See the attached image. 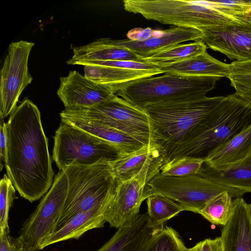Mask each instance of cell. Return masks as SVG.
<instances>
[{
	"mask_svg": "<svg viewBox=\"0 0 251 251\" xmlns=\"http://www.w3.org/2000/svg\"><path fill=\"white\" fill-rule=\"evenodd\" d=\"M7 175L20 195L30 202L51 188L54 176L48 141L37 106L26 99L6 123Z\"/></svg>",
	"mask_w": 251,
	"mask_h": 251,
	"instance_id": "obj_1",
	"label": "cell"
},
{
	"mask_svg": "<svg viewBox=\"0 0 251 251\" xmlns=\"http://www.w3.org/2000/svg\"><path fill=\"white\" fill-rule=\"evenodd\" d=\"M251 124V103L236 93L224 99L169 151L164 164L184 156L204 158Z\"/></svg>",
	"mask_w": 251,
	"mask_h": 251,
	"instance_id": "obj_2",
	"label": "cell"
},
{
	"mask_svg": "<svg viewBox=\"0 0 251 251\" xmlns=\"http://www.w3.org/2000/svg\"><path fill=\"white\" fill-rule=\"evenodd\" d=\"M110 162L101 161L91 165H72L62 170L68 179V192L53 232L79 212L108 208L118 184L112 173Z\"/></svg>",
	"mask_w": 251,
	"mask_h": 251,
	"instance_id": "obj_3",
	"label": "cell"
},
{
	"mask_svg": "<svg viewBox=\"0 0 251 251\" xmlns=\"http://www.w3.org/2000/svg\"><path fill=\"white\" fill-rule=\"evenodd\" d=\"M206 97L161 102L143 109L148 116L155 143L167 153L183 141L187 135L224 99Z\"/></svg>",
	"mask_w": 251,
	"mask_h": 251,
	"instance_id": "obj_4",
	"label": "cell"
},
{
	"mask_svg": "<svg viewBox=\"0 0 251 251\" xmlns=\"http://www.w3.org/2000/svg\"><path fill=\"white\" fill-rule=\"evenodd\" d=\"M221 78L165 73L159 76L135 80L117 94L132 105L143 110L149 105L161 102L205 98Z\"/></svg>",
	"mask_w": 251,
	"mask_h": 251,
	"instance_id": "obj_5",
	"label": "cell"
},
{
	"mask_svg": "<svg viewBox=\"0 0 251 251\" xmlns=\"http://www.w3.org/2000/svg\"><path fill=\"white\" fill-rule=\"evenodd\" d=\"M123 5L147 20L178 27L199 29L238 20L211 7L207 0H124Z\"/></svg>",
	"mask_w": 251,
	"mask_h": 251,
	"instance_id": "obj_6",
	"label": "cell"
},
{
	"mask_svg": "<svg viewBox=\"0 0 251 251\" xmlns=\"http://www.w3.org/2000/svg\"><path fill=\"white\" fill-rule=\"evenodd\" d=\"M121 154L106 141L67 123L61 122L55 131L52 159L60 170L72 165L112 161Z\"/></svg>",
	"mask_w": 251,
	"mask_h": 251,
	"instance_id": "obj_7",
	"label": "cell"
},
{
	"mask_svg": "<svg viewBox=\"0 0 251 251\" xmlns=\"http://www.w3.org/2000/svg\"><path fill=\"white\" fill-rule=\"evenodd\" d=\"M225 191L234 198L242 197L246 193L218 184L199 173L175 177L159 173L148 183L145 196L147 199L152 194L163 196L182 205L187 211L199 213L211 199Z\"/></svg>",
	"mask_w": 251,
	"mask_h": 251,
	"instance_id": "obj_8",
	"label": "cell"
},
{
	"mask_svg": "<svg viewBox=\"0 0 251 251\" xmlns=\"http://www.w3.org/2000/svg\"><path fill=\"white\" fill-rule=\"evenodd\" d=\"M63 111L117 129L144 145L156 144L149 118L145 112L115 94L91 107L77 111Z\"/></svg>",
	"mask_w": 251,
	"mask_h": 251,
	"instance_id": "obj_9",
	"label": "cell"
},
{
	"mask_svg": "<svg viewBox=\"0 0 251 251\" xmlns=\"http://www.w3.org/2000/svg\"><path fill=\"white\" fill-rule=\"evenodd\" d=\"M68 187L66 175L60 170L51 188L20 230L18 237L25 243L27 251H41L42 243L53 232L65 204Z\"/></svg>",
	"mask_w": 251,
	"mask_h": 251,
	"instance_id": "obj_10",
	"label": "cell"
},
{
	"mask_svg": "<svg viewBox=\"0 0 251 251\" xmlns=\"http://www.w3.org/2000/svg\"><path fill=\"white\" fill-rule=\"evenodd\" d=\"M164 158L162 156L148 163L136 176L118 183L105 214L111 227L118 229L139 214L141 205L147 199V184L160 172Z\"/></svg>",
	"mask_w": 251,
	"mask_h": 251,
	"instance_id": "obj_11",
	"label": "cell"
},
{
	"mask_svg": "<svg viewBox=\"0 0 251 251\" xmlns=\"http://www.w3.org/2000/svg\"><path fill=\"white\" fill-rule=\"evenodd\" d=\"M34 44L21 40L11 43L8 48L0 75V118L10 115L17 107L24 89L32 81L28 60Z\"/></svg>",
	"mask_w": 251,
	"mask_h": 251,
	"instance_id": "obj_12",
	"label": "cell"
},
{
	"mask_svg": "<svg viewBox=\"0 0 251 251\" xmlns=\"http://www.w3.org/2000/svg\"><path fill=\"white\" fill-rule=\"evenodd\" d=\"M201 40L211 49L235 61L251 60V23L238 20L221 25L201 27Z\"/></svg>",
	"mask_w": 251,
	"mask_h": 251,
	"instance_id": "obj_13",
	"label": "cell"
},
{
	"mask_svg": "<svg viewBox=\"0 0 251 251\" xmlns=\"http://www.w3.org/2000/svg\"><path fill=\"white\" fill-rule=\"evenodd\" d=\"M57 94L65 109L77 111L95 105L115 94L74 70L70 71L68 75L60 78Z\"/></svg>",
	"mask_w": 251,
	"mask_h": 251,
	"instance_id": "obj_14",
	"label": "cell"
},
{
	"mask_svg": "<svg viewBox=\"0 0 251 251\" xmlns=\"http://www.w3.org/2000/svg\"><path fill=\"white\" fill-rule=\"evenodd\" d=\"M202 38L198 29L174 26L165 30H154L151 37L144 41L107 39L110 44L129 50L141 60L171 47L189 41L201 40Z\"/></svg>",
	"mask_w": 251,
	"mask_h": 251,
	"instance_id": "obj_15",
	"label": "cell"
},
{
	"mask_svg": "<svg viewBox=\"0 0 251 251\" xmlns=\"http://www.w3.org/2000/svg\"><path fill=\"white\" fill-rule=\"evenodd\" d=\"M159 228L152 223L148 213L139 214L118 230L96 251H144Z\"/></svg>",
	"mask_w": 251,
	"mask_h": 251,
	"instance_id": "obj_16",
	"label": "cell"
},
{
	"mask_svg": "<svg viewBox=\"0 0 251 251\" xmlns=\"http://www.w3.org/2000/svg\"><path fill=\"white\" fill-rule=\"evenodd\" d=\"M223 251H251V220L249 204L242 198L233 200V210L220 236Z\"/></svg>",
	"mask_w": 251,
	"mask_h": 251,
	"instance_id": "obj_17",
	"label": "cell"
},
{
	"mask_svg": "<svg viewBox=\"0 0 251 251\" xmlns=\"http://www.w3.org/2000/svg\"><path fill=\"white\" fill-rule=\"evenodd\" d=\"M60 116L62 122L67 123L106 141L117 148L121 154L136 151L145 145L129 135L100 122L72 115L63 110L60 113Z\"/></svg>",
	"mask_w": 251,
	"mask_h": 251,
	"instance_id": "obj_18",
	"label": "cell"
},
{
	"mask_svg": "<svg viewBox=\"0 0 251 251\" xmlns=\"http://www.w3.org/2000/svg\"><path fill=\"white\" fill-rule=\"evenodd\" d=\"M107 208H95L79 212L63 226L48 235L40 245V250L47 246L69 239H78L86 232L101 228L106 222Z\"/></svg>",
	"mask_w": 251,
	"mask_h": 251,
	"instance_id": "obj_19",
	"label": "cell"
},
{
	"mask_svg": "<svg viewBox=\"0 0 251 251\" xmlns=\"http://www.w3.org/2000/svg\"><path fill=\"white\" fill-rule=\"evenodd\" d=\"M251 153V124L230 140L211 151L204 158V164L222 170L240 162Z\"/></svg>",
	"mask_w": 251,
	"mask_h": 251,
	"instance_id": "obj_20",
	"label": "cell"
},
{
	"mask_svg": "<svg viewBox=\"0 0 251 251\" xmlns=\"http://www.w3.org/2000/svg\"><path fill=\"white\" fill-rule=\"evenodd\" d=\"M162 156L165 157V151L161 145L148 144L136 151L121 154L110 162V165L115 179L119 183L135 176L148 163Z\"/></svg>",
	"mask_w": 251,
	"mask_h": 251,
	"instance_id": "obj_21",
	"label": "cell"
},
{
	"mask_svg": "<svg viewBox=\"0 0 251 251\" xmlns=\"http://www.w3.org/2000/svg\"><path fill=\"white\" fill-rule=\"evenodd\" d=\"M84 70L85 77L109 89L115 94L135 80L164 73L162 71H138L100 65H85Z\"/></svg>",
	"mask_w": 251,
	"mask_h": 251,
	"instance_id": "obj_22",
	"label": "cell"
},
{
	"mask_svg": "<svg viewBox=\"0 0 251 251\" xmlns=\"http://www.w3.org/2000/svg\"><path fill=\"white\" fill-rule=\"evenodd\" d=\"M73 51V56L66 62L68 65L93 60L141 61L132 51L110 44L107 38H100L84 46L74 47Z\"/></svg>",
	"mask_w": 251,
	"mask_h": 251,
	"instance_id": "obj_23",
	"label": "cell"
},
{
	"mask_svg": "<svg viewBox=\"0 0 251 251\" xmlns=\"http://www.w3.org/2000/svg\"><path fill=\"white\" fill-rule=\"evenodd\" d=\"M165 73L184 76H217L227 77L230 64L213 57L207 51L187 60L160 67Z\"/></svg>",
	"mask_w": 251,
	"mask_h": 251,
	"instance_id": "obj_24",
	"label": "cell"
},
{
	"mask_svg": "<svg viewBox=\"0 0 251 251\" xmlns=\"http://www.w3.org/2000/svg\"><path fill=\"white\" fill-rule=\"evenodd\" d=\"M198 173L218 184L251 193V153L242 161L222 170L204 163Z\"/></svg>",
	"mask_w": 251,
	"mask_h": 251,
	"instance_id": "obj_25",
	"label": "cell"
},
{
	"mask_svg": "<svg viewBox=\"0 0 251 251\" xmlns=\"http://www.w3.org/2000/svg\"><path fill=\"white\" fill-rule=\"evenodd\" d=\"M207 46L201 40L188 44L171 47L149 57L142 62L153 64L159 68L179 62L206 52Z\"/></svg>",
	"mask_w": 251,
	"mask_h": 251,
	"instance_id": "obj_26",
	"label": "cell"
},
{
	"mask_svg": "<svg viewBox=\"0 0 251 251\" xmlns=\"http://www.w3.org/2000/svg\"><path fill=\"white\" fill-rule=\"evenodd\" d=\"M148 215L152 224L161 228L169 220L187 209L165 196L152 194L147 199Z\"/></svg>",
	"mask_w": 251,
	"mask_h": 251,
	"instance_id": "obj_27",
	"label": "cell"
},
{
	"mask_svg": "<svg viewBox=\"0 0 251 251\" xmlns=\"http://www.w3.org/2000/svg\"><path fill=\"white\" fill-rule=\"evenodd\" d=\"M232 198L227 191L220 193L211 199L199 214L211 224L223 226L232 212Z\"/></svg>",
	"mask_w": 251,
	"mask_h": 251,
	"instance_id": "obj_28",
	"label": "cell"
},
{
	"mask_svg": "<svg viewBox=\"0 0 251 251\" xmlns=\"http://www.w3.org/2000/svg\"><path fill=\"white\" fill-rule=\"evenodd\" d=\"M178 233L165 226L159 228L151 240L144 251H187Z\"/></svg>",
	"mask_w": 251,
	"mask_h": 251,
	"instance_id": "obj_29",
	"label": "cell"
},
{
	"mask_svg": "<svg viewBox=\"0 0 251 251\" xmlns=\"http://www.w3.org/2000/svg\"><path fill=\"white\" fill-rule=\"evenodd\" d=\"M204 163V158L184 156L163 164L159 173L163 176L175 177L195 175L199 172Z\"/></svg>",
	"mask_w": 251,
	"mask_h": 251,
	"instance_id": "obj_30",
	"label": "cell"
},
{
	"mask_svg": "<svg viewBox=\"0 0 251 251\" xmlns=\"http://www.w3.org/2000/svg\"><path fill=\"white\" fill-rule=\"evenodd\" d=\"M228 76L235 93L251 91V60L247 61H234Z\"/></svg>",
	"mask_w": 251,
	"mask_h": 251,
	"instance_id": "obj_31",
	"label": "cell"
},
{
	"mask_svg": "<svg viewBox=\"0 0 251 251\" xmlns=\"http://www.w3.org/2000/svg\"><path fill=\"white\" fill-rule=\"evenodd\" d=\"M16 190L10 179L4 174L0 182V230H9V211Z\"/></svg>",
	"mask_w": 251,
	"mask_h": 251,
	"instance_id": "obj_32",
	"label": "cell"
},
{
	"mask_svg": "<svg viewBox=\"0 0 251 251\" xmlns=\"http://www.w3.org/2000/svg\"><path fill=\"white\" fill-rule=\"evenodd\" d=\"M208 2L214 9L237 20L251 9V0H215Z\"/></svg>",
	"mask_w": 251,
	"mask_h": 251,
	"instance_id": "obj_33",
	"label": "cell"
},
{
	"mask_svg": "<svg viewBox=\"0 0 251 251\" xmlns=\"http://www.w3.org/2000/svg\"><path fill=\"white\" fill-rule=\"evenodd\" d=\"M77 65H100L138 71H162L157 66L151 63L134 61H100L93 60L79 62Z\"/></svg>",
	"mask_w": 251,
	"mask_h": 251,
	"instance_id": "obj_34",
	"label": "cell"
},
{
	"mask_svg": "<svg viewBox=\"0 0 251 251\" xmlns=\"http://www.w3.org/2000/svg\"><path fill=\"white\" fill-rule=\"evenodd\" d=\"M9 233V230H0V251H27L22 239L13 237Z\"/></svg>",
	"mask_w": 251,
	"mask_h": 251,
	"instance_id": "obj_35",
	"label": "cell"
},
{
	"mask_svg": "<svg viewBox=\"0 0 251 251\" xmlns=\"http://www.w3.org/2000/svg\"><path fill=\"white\" fill-rule=\"evenodd\" d=\"M187 251H223L222 240L221 237L205 239L188 249Z\"/></svg>",
	"mask_w": 251,
	"mask_h": 251,
	"instance_id": "obj_36",
	"label": "cell"
},
{
	"mask_svg": "<svg viewBox=\"0 0 251 251\" xmlns=\"http://www.w3.org/2000/svg\"><path fill=\"white\" fill-rule=\"evenodd\" d=\"M153 30L150 27L142 28H134L130 30L126 34L127 39L133 41H144L151 37Z\"/></svg>",
	"mask_w": 251,
	"mask_h": 251,
	"instance_id": "obj_37",
	"label": "cell"
},
{
	"mask_svg": "<svg viewBox=\"0 0 251 251\" xmlns=\"http://www.w3.org/2000/svg\"><path fill=\"white\" fill-rule=\"evenodd\" d=\"M0 171H1L3 167L1 161H3L4 163H5L7 148L6 124L5 123L3 119H0Z\"/></svg>",
	"mask_w": 251,
	"mask_h": 251,
	"instance_id": "obj_38",
	"label": "cell"
},
{
	"mask_svg": "<svg viewBox=\"0 0 251 251\" xmlns=\"http://www.w3.org/2000/svg\"><path fill=\"white\" fill-rule=\"evenodd\" d=\"M238 95L247 101L251 103V91L239 94Z\"/></svg>",
	"mask_w": 251,
	"mask_h": 251,
	"instance_id": "obj_39",
	"label": "cell"
},
{
	"mask_svg": "<svg viewBox=\"0 0 251 251\" xmlns=\"http://www.w3.org/2000/svg\"><path fill=\"white\" fill-rule=\"evenodd\" d=\"M245 20L251 23V9L244 14L239 20Z\"/></svg>",
	"mask_w": 251,
	"mask_h": 251,
	"instance_id": "obj_40",
	"label": "cell"
},
{
	"mask_svg": "<svg viewBox=\"0 0 251 251\" xmlns=\"http://www.w3.org/2000/svg\"><path fill=\"white\" fill-rule=\"evenodd\" d=\"M249 208L250 218H251V203L249 204Z\"/></svg>",
	"mask_w": 251,
	"mask_h": 251,
	"instance_id": "obj_41",
	"label": "cell"
}]
</instances>
